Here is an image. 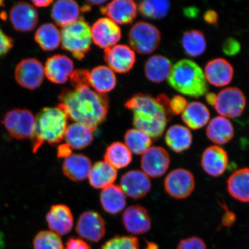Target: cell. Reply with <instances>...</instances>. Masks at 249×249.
Returning a JSON list of instances; mask_svg holds the SVG:
<instances>
[{"label": "cell", "mask_w": 249, "mask_h": 249, "mask_svg": "<svg viewBox=\"0 0 249 249\" xmlns=\"http://www.w3.org/2000/svg\"><path fill=\"white\" fill-rule=\"evenodd\" d=\"M44 76V67L36 58L24 59L15 68L16 81L25 89L33 90L38 88Z\"/></svg>", "instance_id": "obj_9"}, {"label": "cell", "mask_w": 249, "mask_h": 249, "mask_svg": "<svg viewBox=\"0 0 249 249\" xmlns=\"http://www.w3.org/2000/svg\"><path fill=\"white\" fill-rule=\"evenodd\" d=\"M141 161L143 172L148 177L157 178L163 176L169 169L170 158L163 147H152L143 154Z\"/></svg>", "instance_id": "obj_13"}, {"label": "cell", "mask_w": 249, "mask_h": 249, "mask_svg": "<svg viewBox=\"0 0 249 249\" xmlns=\"http://www.w3.org/2000/svg\"><path fill=\"white\" fill-rule=\"evenodd\" d=\"M2 123L15 139H31L35 129L36 117L27 109L17 108L8 112Z\"/></svg>", "instance_id": "obj_7"}, {"label": "cell", "mask_w": 249, "mask_h": 249, "mask_svg": "<svg viewBox=\"0 0 249 249\" xmlns=\"http://www.w3.org/2000/svg\"><path fill=\"white\" fill-rule=\"evenodd\" d=\"M68 115L58 104L57 107L43 108L36 118V125L32 139L34 153L47 142L55 145L64 139Z\"/></svg>", "instance_id": "obj_3"}, {"label": "cell", "mask_w": 249, "mask_h": 249, "mask_svg": "<svg viewBox=\"0 0 249 249\" xmlns=\"http://www.w3.org/2000/svg\"><path fill=\"white\" fill-rule=\"evenodd\" d=\"M210 112L204 104L192 102L187 106L182 113V119L189 128L200 129L209 122Z\"/></svg>", "instance_id": "obj_28"}, {"label": "cell", "mask_w": 249, "mask_h": 249, "mask_svg": "<svg viewBox=\"0 0 249 249\" xmlns=\"http://www.w3.org/2000/svg\"><path fill=\"white\" fill-rule=\"evenodd\" d=\"M247 105V98L240 89L229 87L217 95L216 111L221 116L235 118L241 116Z\"/></svg>", "instance_id": "obj_8"}, {"label": "cell", "mask_w": 249, "mask_h": 249, "mask_svg": "<svg viewBox=\"0 0 249 249\" xmlns=\"http://www.w3.org/2000/svg\"><path fill=\"white\" fill-rule=\"evenodd\" d=\"M92 39L99 48H111L120 41L121 30L118 25L108 18H99L91 28Z\"/></svg>", "instance_id": "obj_12"}, {"label": "cell", "mask_w": 249, "mask_h": 249, "mask_svg": "<svg viewBox=\"0 0 249 249\" xmlns=\"http://www.w3.org/2000/svg\"><path fill=\"white\" fill-rule=\"evenodd\" d=\"M164 185L171 197L180 200L188 197L192 194L195 189V180L191 171L177 169L168 174Z\"/></svg>", "instance_id": "obj_10"}, {"label": "cell", "mask_w": 249, "mask_h": 249, "mask_svg": "<svg viewBox=\"0 0 249 249\" xmlns=\"http://www.w3.org/2000/svg\"><path fill=\"white\" fill-rule=\"evenodd\" d=\"M217 99V95L213 92L207 93L206 95V101L208 104L214 107Z\"/></svg>", "instance_id": "obj_50"}, {"label": "cell", "mask_w": 249, "mask_h": 249, "mask_svg": "<svg viewBox=\"0 0 249 249\" xmlns=\"http://www.w3.org/2000/svg\"><path fill=\"white\" fill-rule=\"evenodd\" d=\"M172 68L169 58L161 55H155L146 62L145 76L151 82L160 83L169 78Z\"/></svg>", "instance_id": "obj_26"}, {"label": "cell", "mask_w": 249, "mask_h": 249, "mask_svg": "<svg viewBox=\"0 0 249 249\" xmlns=\"http://www.w3.org/2000/svg\"><path fill=\"white\" fill-rule=\"evenodd\" d=\"M165 141L169 147L176 153H180L191 147L192 135L188 127L174 124L167 130Z\"/></svg>", "instance_id": "obj_32"}, {"label": "cell", "mask_w": 249, "mask_h": 249, "mask_svg": "<svg viewBox=\"0 0 249 249\" xmlns=\"http://www.w3.org/2000/svg\"><path fill=\"white\" fill-rule=\"evenodd\" d=\"M46 219L51 231L58 235H67L72 230L73 217L70 208L67 205H53L46 214Z\"/></svg>", "instance_id": "obj_21"}, {"label": "cell", "mask_w": 249, "mask_h": 249, "mask_svg": "<svg viewBox=\"0 0 249 249\" xmlns=\"http://www.w3.org/2000/svg\"><path fill=\"white\" fill-rule=\"evenodd\" d=\"M188 104L186 99L180 95H175L170 100L169 108L171 113L179 115L185 110Z\"/></svg>", "instance_id": "obj_42"}, {"label": "cell", "mask_w": 249, "mask_h": 249, "mask_svg": "<svg viewBox=\"0 0 249 249\" xmlns=\"http://www.w3.org/2000/svg\"><path fill=\"white\" fill-rule=\"evenodd\" d=\"M4 1H1V0H0V7H1V6L4 5Z\"/></svg>", "instance_id": "obj_54"}, {"label": "cell", "mask_w": 249, "mask_h": 249, "mask_svg": "<svg viewBox=\"0 0 249 249\" xmlns=\"http://www.w3.org/2000/svg\"><path fill=\"white\" fill-rule=\"evenodd\" d=\"M229 157L225 149L217 145L208 147L202 155L201 166L208 175L217 177L226 170Z\"/></svg>", "instance_id": "obj_22"}, {"label": "cell", "mask_w": 249, "mask_h": 249, "mask_svg": "<svg viewBox=\"0 0 249 249\" xmlns=\"http://www.w3.org/2000/svg\"><path fill=\"white\" fill-rule=\"evenodd\" d=\"M222 207L225 211V213L222 218V226L227 227H231L235 222V214L230 211L226 205H223Z\"/></svg>", "instance_id": "obj_46"}, {"label": "cell", "mask_w": 249, "mask_h": 249, "mask_svg": "<svg viewBox=\"0 0 249 249\" xmlns=\"http://www.w3.org/2000/svg\"><path fill=\"white\" fill-rule=\"evenodd\" d=\"M177 249H207L205 242L200 238L191 237L182 239Z\"/></svg>", "instance_id": "obj_41"}, {"label": "cell", "mask_w": 249, "mask_h": 249, "mask_svg": "<svg viewBox=\"0 0 249 249\" xmlns=\"http://www.w3.org/2000/svg\"><path fill=\"white\" fill-rule=\"evenodd\" d=\"M199 13L198 9L195 7H188L184 9L183 14L189 18H195Z\"/></svg>", "instance_id": "obj_49"}, {"label": "cell", "mask_w": 249, "mask_h": 249, "mask_svg": "<svg viewBox=\"0 0 249 249\" xmlns=\"http://www.w3.org/2000/svg\"><path fill=\"white\" fill-rule=\"evenodd\" d=\"M171 5L167 0H146L140 2L139 9L146 18L161 19L169 13Z\"/></svg>", "instance_id": "obj_38"}, {"label": "cell", "mask_w": 249, "mask_h": 249, "mask_svg": "<svg viewBox=\"0 0 249 249\" xmlns=\"http://www.w3.org/2000/svg\"><path fill=\"white\" fill-rule=\"evenodd\" d=\"M203 18L205 22L208 24H214L217 22L218 15L216 11L209 9L205 12Z\"/></svg>", "instance_id": "obj_47"}, {"label": "cell", "mask_w": 249, "mask_h": 249, "mask_svg": "<svg viewBox=\"0 0 249 249\" xmlns=\"http://www.w3.org/2000/svg\"><path fill=\"white\" fill-rule=\"evenodd\" d=\"M222 50L227 55H235L241 51L240 43L234 38H227L223 43Z\"/></svg>", "instance_id": "obj_43"}, {"label": "cell", "mask_w": 249, "mask_h": 249, "mask_svg": "<svg viewBox=\"0 0 249 249\" xmlns=\"http://www.w3.org/2000/svg\"><path fill=\"white\" fill-rule=\"evenodd\" d=\"M65 249H91V248L82 239L71 238L67 242Z\"/></svg>", "instance_id": "obj_45"}, {"label": "cell", "mask_w": 249, "mask_h": 249, "mask_svg": "<svg viewBox=\"0 0 249 249\" xmlns=\"http://www.w3.org/2000/svg\"><path fill=\"white\" fill-rule=\"evenodd\" d=\"M124 107L132 111L136 129L155 139L163 135L170 113L157 98L138 93L127 101Z\"/></svg>", "instance_id": "obj_2"}, {"label": "cell", "mask_w": 249, "mask_h": 249, "mask_svg": "<svg viewBox=\"0 0 249 249\" xmlns=\"http://www.w3.org/2000/svg\"><path fill=\"white\" fill-rule=\"evenodd\" d=\"M92 42L91 28L82 18L62 27L61 31L62 48L77 60H82L89 52Z\"/></svg>", "instance_id": "obj_5"}, {"label": "cell", "mask_w": 249, "mask_h": 249, "mask_svg": "<svg viewBox=\"0 0 249 249\" xmlns=\"http://www.w3.org/2000/svg\"><path fill=\"white\" fill-rule=\"evenodd\" d=\"M35 39L43 51H53L60 45L61 32L53 24H44L37 30Z\"/></svg>", "instance_id": "obj_35"}, {"label": "cell", "mask_w": 249, "mask_h": 249, "mask_svg": "<svg viewBox=\"0 0 249 249\" xmlns=\"http://www.w3.org/2000/svg\"><path fill=\"white\" fill-rule=\"evenodd\" d=\"M100 200L103 208L107 213L116 214L126 206V196L120 186L111 185L103 189Z\"/></svg>", "instance_id": "obj_30"}, {"label": "cell", "mask_w": 249, "mask_h": 249, "mask_svg": "<svg viewBox=\"0 0 249 249\" xmlns=\"http://www.w3.org/2000/svg\"><path fill=\"white\" fill-rule=\"evenodd\" d=\"M13 40L3 32L0 28V56L7 54L13 47Z\"/></svg>", "instance_id": "obj_44"}, {"label": "cell", "mask_w": 249, "mask_h": 249, "mask_svg": "<svg viewBox=\"0 0 249 249\" xmlns=\"http://www.w3.org/2000/svg\"><path fill=\"white\" fill-rule=\"evenodd\" d=\"M104 158L106 162L117 170L128 166L132 161V156L125 144L121 142H115L108 146Z\"/></svg>", "instance_id": "obj_34"}, {"label": "cell", "mask_w": 249, "mask_h": 249, "mask_svg": "<svg viewBox=\"0 0 249 249\" xmlns=\"http://www.w3.org/2000/svg\"><path fill=\"white\" fill-rule=\"evenodd\" d=\"M120 187L124 195L133 199H140L148 194L151 183L143 171L132 170L121 177Z\"/></svg>", "instance_id": "obj_16"}, {"label": "cell", "mask_w": 249, "mask_h": 249, "mask_svg": "<svg viewBox=\"0 0 249 249\" xmlns=\"http://www.w3.org/2000/svg\"><path fill=\"white\" fill-rule=\"evenodd\" d=\"M146 249H158V246L153 243H148V245Z\"/></svg>", "instance_id": "obj_53"}, {"label": "cell", "mask_w": 249, "mask_h": 249, "mask_svg": "<svg viewBox=\"0 0 249 249\" xmlns=\"http://www.w3.org/2000/svg\"><path fill=\"white\" fill-rule=\"evenodd\" d=\"M167 79L170 86L183 95L199 98L208 93V86L203 71L189 59L177 62Z\"/></svg>", "instance_id": "obj_4"}, {"label": "cell", "mask_w": 249, "mask_h": 249, "mask_svg": "<svg viewBox=\"0 0 249 249\" xmlns=\"http://www.w3.org/2000/svg\"><path fill=\"white\" fill-rule=\"evenodd\" d=\"M227 191L235 200L249 202V169L235 171L227 180Z\"/></svg>", "instance_id": "obj_27"}, {"label": "cell", "mask_w": 249, "mask_h": 249, "mask_svg": "<svg viewBox=\"0 0 249 249\" xmlns=\"http://www.w3.org/2000/svg\"><path fill=\"white\" fill-rule=\"evenodd\" d=\"M117 177V170L105 161H101L93 165L89 179L93 188L103 189L113 185Z\"/></svg>", "instance_id": "obj_29"}, {"label": "cell", "mask_w": 249, "mask_h": 249, "mask_svg": "<svg viewBox=\"0 0 249 249\" xmlns=\"http://www.w3.org/2000/svg\"><path fill=\"white\" fill-rule=\"evenodd\" d=\"M139 241L134 236H116L109 239L100 249H139Z\"/></svg>", "instance_id": "obj_40"}, {"label": "cell", "mask_w": 249, "mask_h": 249, "mask_svg": "<svg viewBox=\"0 0 249 249\" xmlns=\"http://www.w3.org/2000/svg\"><path fill=\"white\" fill-rule=\"evenodd\" d=\"M104 59L112 71L124 73L133 68L136 61V54L128 46L116 45L105 49Z\"/></svg>", "instance_id": "obj_14"}, {"label": "cell", "mask_w": 249, "mask_h": 249, "mask_svg": "<svg viewBox=\"0 0 249 249\" xmlns=\"http://www.w3.org/2000/svg\"><path fill=\"white\" fill-rule=\"evenodd\" d=\"M64 139L71 148L83 149L92 142L93 132L88 127L74 123L67 126Z\"/></svg>", "instance_id": "obj_33"}, {"label": "cell", "mask_w": 249, "mask_h": 249, "mask_svg": "<svg viewBox=\"0 0 249 249\" xmlns=\"http://www.w3.org/2000/svg\"><path fill=\"white\" fill-rule=\"evenodd\" d=\"M181 41L186 53L191 57H198L206 51V39L204 33L200 30L186 31L183 34Z\"/></svg>", "instance_id": "obj_36"}, {"label": "cell", "mask_w": 249, "mask_h": 249, "mask_svg": "<svg viewBox=\"0 0 249 249\" xmlns=\"http://www.w3.org/2000/svg\"><path fill=\"white\" fill-rule=\"evenodd\" d=\"M107 1H104V0H98V1H87V5H101L105 4Z\"/></svg>", "instance_id": "obj_52"}, {"label": "cell", "mask_w": 249, "mask_h": 249, "mask_svg": "<svg viewBox=\"0 0 249 249\" xmlns=\"http://www.w3.org/2000/svg\"><path fill=\"white\" fill-rule=\"evenodd\" d=\"M102 14L118 24L132 23L138 13L136 2L131 0H115L101 8Z\"/></svg>", "instance_id": "obj_20"}, {"label": "cell", "mask_w": 249, "mask_h": 249, "mask_svg": "<svg viewBox=\"0 0 249 249\" xmlns=\"http://www.w3.org/2000/svg\"><path fill=\"white\" fill-rule=\"evenodd\" d=\"M161 40L160 30L153 24L139 21L134 24L129 33V41L134 52L149 54L158 48Z\"/></svg>", "instance_id": "obj_6"}, {"label": "cell", "mask_w": 249, "mask_h": 249, "mask_svg": "<svg viewBox=\"0 0 249 249\" xmlns=\"http://www.w3.org/2000/svg\"><path fill=\"white\" fill-rule=\"evenodd\" d=\"M76 231L80 237L89 241L98 242L104 237L106 225L104 218L97 213L86 212L80 216Z\"/></svg>", "instance_id": "obj_11"}, {"label": "cell", "mask_w": 249, "mask_h": 249, "mask_svg": "<svg viewBox=\"0 0 249 249\" xmlns=\"http://www.w3.org/2000/svg\"><path fill=\"white\" fill-rule=\"evenodd\" d=\"M123 222L127 231L134 235L148 232L151 228L148 212L140 205H132L124 211Z\"/></svg>", "instance_id": "obj_19"}, {"label": "cell", "mask_w": 249, "mask_h": 249, "mask_svg": "<svg viewBox=\"0 0 249 249\" xmlns=\"http://www.w3.org/2000/svg\"><path fill=\"white\" fill-rule=\"evenodd\" d=\"M89 72L86 70L73 71L71 78L72 89L62 90L59 100L68 118L94 131L107 119L108 108L107 94L92 88Z\"/></svg>", "instance_id": "obj_1"}, {"label": "cell", "mask_w": 249, "mask_h": 249, "mask_svg": "<svg viewBox=\"0 0 249 249\" xmlns=\"http://www.w3.org/2000/svg\"><path fill=\"white\" fill-rule=\"evenodd\" d=\"M124 142L131 153L141 155L144 154L151 147L152 138L142 130L132 129L126 132Z\"/></svg>", "instance_id": "obj_37"}, {"label": "cell", "mask_w": 249, "mask_h": 249, "mask_svg": "<svg viewBox=\"0 0 249 249\" xmlns=\"http://www.w3.org/2000/svg\"><path fill=\"white\" fill-rule=\"evenodd\" d=\"M71 148L68 144H62L58 148V158H67L71 155Z\"/></svg>", "instance_id": "obj_48"}, {"label": "cell", "mask_w": 249, "mask_h": 249, "mask_svg": "<svg viewBox=\"0 0 249 249\" xmlns=\"http://www.w3.org/2000/svg\"><path fill=\"white\" fill-rule=\"evenodd\" d=\"M53 2V1H51V0H46V1H44V0H43V1L36 0V1H33V4L36 5V7L39 8L48 7Z\"/></svg>", "instance_id": "obj_51"}, {"label": "cell", "mask_w": 249, "mask_h": 249, "mask_svg": "<svg viewBox=\"0 0 249 249\" xmlns=\"http://www.w3.org/2000/svg\"><path fill=\"white\" fill-rule=\"evenodd\" d=\"M80 10L76 1L59 0L52 8L51 17L58 26L64 27L79 19Z\"/></svg>", "instance_id": "obj_24"}, {"label": "cell", "mask_w": 249, "mask_h": 249, "mask_svg": "<svg viewBox=\"0 0 249 249\" xmlns=\"http://www.w3.org/2000/svg\"><path fill=\"white\" fill-rule=\"evenodd\" d=\"M91 160L82 154H71L62 164L65 176L73 181H82L88 178L92 168Z\"/></svg>", "instance_id": "obj_23"}, {"label": "cell", "mask_w": 249, "mask_h": 249, "mask_svg": "<svg viewBox=\"0 0 249 249\" xmlns=\"http://www.w3.org/2000/svg\"><path fill=\"white\" fill-rule=\"evenodd\" d=\"M207 136L216 144L229 142L234 136V129L230 121L226 117L217 116L212 120L207 127Z\"/></svg>", "instance_id": "obj_25"}, {"label": "cell", "mask_w": 249, "mask_h": 249, "mask_svg": "<svg viewBox=\"0 0 249 249\" xmlns=\"http://www.w3.org/2000/svg\"><path fill=\"white\" fill-rule=\"evenodd\" d=\"M204 73L207 82L214 86L221 87L231 82L234 70L232 65L226 59L217 58L208 62Z\"/></svg>", "instance_id": "obj_18"}, {"label": "cell", "mask_w": 249, "mask_h": 249, "mask_svg": "<svg viewBox=\"0 0 249 249\" xmlns=\"http://www.w3.org/2000/svg\"><path fill=\"white\" fill-rule=\"evenodd\" d=\"M34 249H64L60 235L52 231L39 232L33 241Z\"/></svg>", "instance_id": "obj_39"}, {"label": "cell", "mask_w": 249, "mask_h": 249, "mask_svg": "<svg viewBox=\"0 0 249 249\" xmlns=\"http://www.w3.org/2000/svg\"><path fill=\"white\" fill-rule=\"evenodd\" d=\"M38 18L35 7L27 2H18L11 8V23L14 29L20 32H29L35 29Z\"/></svg>", "instance_id": "obj_15"}, {"label": "cell", "mask_w": 249, "mask_h": 249, "mask_svg": "<svg viewBox=\"0 0 249 249\" xmlns=\"http://www.w3.org/2000/svg\"><path fill=\"white\" fill-rule=\"evenodd\" d=\"M89 81L92 89L104 94L113 90L116 85V77L114 71L106 66L93 68L89 72Z\"/></svg>", "instance_id": "obj_31"}, {"label": "cell", "mask_w": 249, "mask_h": 249, "mask_svg": "<svg viewBox=\"0 0 249 249\" xmlns=\"http://www.w3.org/2000/svg\"><path fill=\"white\" fill-rule=\"evenodd\" d=\"M44 70L45 75L51 82L64 84L74 71V64L66 55H54L47 60Z\"/></svg>", "instance_id": "obj_17"}]
</instances>
